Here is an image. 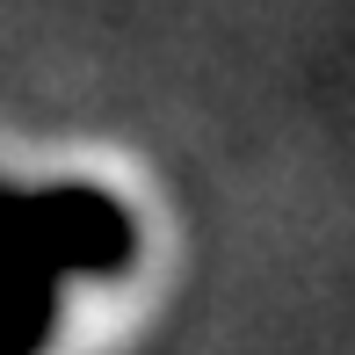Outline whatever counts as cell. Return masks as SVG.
Returning a JSON list of instances; mask_svg holds the SVG:
<instances>
[{"mask_svg": "<svg viewBox=\"0 0 355 355\" xmlns=\"http://www.w3.org/2000/svg\"><path fill=\"white\" fill-rule=\"evenodd\" d=\"M131 225L94 189H0V341L44 334L58 290L123 261Z\"/></svg>", "mask_w": 355, "mask_h": 355, "instance_id": "1", "label": "cell"}]
</instances>
